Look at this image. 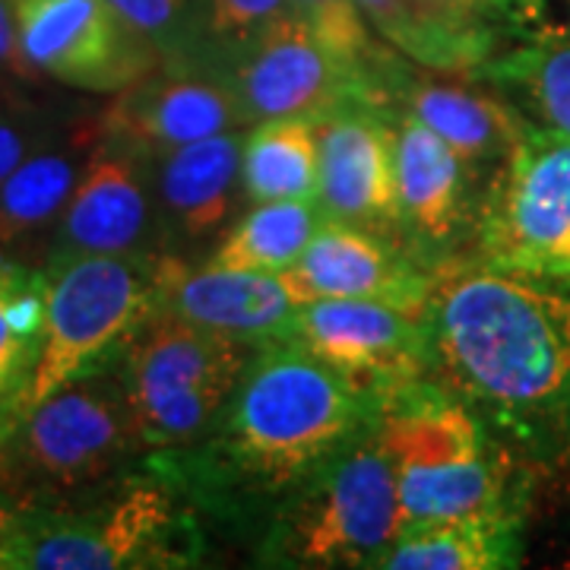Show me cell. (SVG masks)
I'll use <instances>...</instances> for the list:
<instances>
[{"instance_id":"obj_20","label":"cell","mask_w":570,"mask_h":570,"mask_svg":"<svg viewBox=\"0 0 570 570\" xmlns=\"http://www.w3.org/2000/svg\"><path fill=\"white\" fill-rule=\"evenodd\" d=\"M374 36L419 67L472 73L510 41L513 0H358Z\"/></svg>"},{"instance_id":"obj_34","label":"cell","mask_w":570,"mask_h":570,"mask_svg":"<svg viewBox=\"0 0 570 570\" xmlns=\"http://www.w3.org/2000/svg\"><path fill=\"white\" fill-rule=\"evenodd\" d=\"M32 105L22 96V89L17 82L3 80L0 77V118H13V115H29Z\"/></svg>"},{"instance_id":"obj_15","label":"cell","mask_w":570,"mask_h":570,"mask_svg":"<svg viewBox=\"0 0 570 570\" xmlns=\"http://www.w3.org/2000/svg\"><path fill=\"white\" fill-rule=\"evenodd\" d=\"M99 134L146 156H163L213 134L247 127L245 111L223 73L190 63H163L156 73L115 92L99 115Z\"/></svg>"},{"instance_id":"obj_4","label":"cell","mask_w":570,"mask_h":570,"mask_svg":"<svg viewBox=\"0 0 570 570\" xmlns=\"http://www.w3.org/2000/svg\"><path fill=\"white\" fill-rule=\"evenodd\" d=\"M377 434L396 475L400 532L523 501L485 419L431 377L377 403Z\"/></svg>"},{"instance_id":"obj_13","label":"cell","mask_w":570,"mask_h":570,"mask_svg":"<svg viewBox=\"0 0 570 570\" xmlns=\"http://www.w3.org/2000/svg\"><path fill=\"white\" fill-rule=\"evenodd\" d=\"M96 254H163L153 156L96 134L48 242V264Z\"/></svg>"},{"instance_id":"obj_19","label":"cell","mask_w":570,"mask_h":570,"mask_svg":"<svg viewBox=\"0 0 570 570\" xmlns=\"http://www.w3.org/2000/svg\"><path fill=\"white\" fill-rule=\"evenodd\" d=\"M156 307L223 336L242 340L247 346H264L273 340H285L302 302L288 288L283 273L228 269L213 264L190 266L175 254H163Z\"/></svg>"},{"instance_id":"obj_27","label":"cell","mask_w":570,"mask_h":570,"mask_svg":"<svg viewBox=\"0 0 570 570\" xmlns=\"http://www.w3.org/2000/svg\"><path fill=\"white\" fill-rule=\"evenodd\" d=\"M472 73L498 86L532 124L570 137V39L517 41Z\"/></svg>"},{"instance_id":"obj_6","label":"cell","mask_w":570,"mask_h":570,"mask_svg":"<svg viewBox=\"0 0 570 570\" xmlns=\"http://www.w3.org/2000/svg\"><path fill=\"white\" fill-rule=\"evenodd\" d=\"M146 448L115 367L82 374L32 406L0 444V491L51 504L99 489L140 463Z\"/></svg>"},{"instance_id":"obj_36","label":"cell","mask_w":570,"mask_h":570,"mask_svg":"<svg viewBox=\"0 0 570 570\" xmlns=\"http://www.w3.org/2000/svg\"><path fill=\"white\" fill-rule=\"evenodd\" d=\"M561 456H564V463H568V466H570V438H568V444L561 448Z\"/></svg>"},{"instance_id":"obj_23","label":"cell","mask_w":570,"mask_h":570,"mask_svg":"<svg viewBox=\"0 0 570 570\" xmlns=\"http://www.w3.org/2000/svg\"><path fill=\"white\" fill-rule=\"evenodd\" d=\"M523 558V501L400 532L381 570H504Z\"/></svg>"},{"instance_id":"obj_29","label":"cell","mask_w":570,"mask_h":570,"mask_svg":"<svg viewBox=\"0 0 570 570\" xmlns=\"http://www.w3.org/2000/svg\"><path fill=\"white\" fill-rule=\"evenodd\" d=\"M285 13H292L288 0H194L197 63L223 73L269 22Z\"/></svg>"},{"instance_id":"obj_9","label":"cell","mask_w":570,"mask_h":570,"mask_svg":"<svg viewBox=\"0 0 570 570\" xmlns=\"http://www.w3.org/2000/svg\"><path fill=\"white\" fill-rule=\"evenodd\" d=\"M479 257L570 279V137L532 124L491 171L475 216Z\"/></svg>"},{"instance_id":"obj_12","label":"cell","mask_w":570,"mask_h":570,"mask_svg":"<svg viewBox=\"0 0 570 570\" xmlns=\"http://www.w3.org/2000/svg\"><path fill=\"white\" fill-rule=\"evenodd\" d=\"M288 343L321 358L374 403L428 377L422 314L371 298H317L295 311Z\"/></svg>"},{"instance_id":"obj_21","label":"cell","mask_w":570,"mask_h":570,"mask_svg":"<svg viewBox=\"0 0 570 570\" xmlns=\"http://www.w3.org/2000/svg\"><path fill=\"white\" fill-rule=\"evenodd\" d=\"M242 146L245 130L238 127L168 149L153 159L163 254L223 235L232 213L245 204Z\"/></svg>"},{"instance_id":"obj_17","label":"cell","mask_w":570,"mask_h":570,"mask_svg":"<svg viewBox=\"0 0 570 570\" xmlns=\"http://www.w3.org/2000/svg\"><path fill=\"white\" fill-rule=\"evenodd\" d=\"M283 279L302 305L317 298H371L422 314L431 266L387 235L324 219Z\"/></svg>"},{"instance_id":"obj_24","label":"cell","mask_w":570,"mask_h":570,"mask_svg":"<svg viewBox=\"0 0 570 570\" xmlns=\"http://www.w3.org/2000/svg\"><path fill=\"white\" fill-rule=\"evenodd\" d=\"M48 307V273L0 250V444L29 409Z\"/></svg>"},{"instance_id":"obj_8","label":"cell","mask_w":570,"mask_h":570,"mask_svg":"<svg viewBox=\"0 0 570 570\" xmlns=\"http://www.w3.org/2000/svg\"><path fill=\"white\" fill-rule=\"evenodd\" d=\"M159 257L163 254H96L45 264V340L29 409L82 374L115 367L127 340L156 314Z\"/></svg>"},{"instance_id":"obj_30","label":"cell","mask_w":570,"mask_h":570,"mask_svg":"<svg viewBox=\"0 0 570 570\" xmlns=\"http://www.w3.org/2000/svg\"><path fill=\"white\" fill-rule=\"evenodd\" d=\"M124 22H130L142 39L153 41L163 63H197L194 39V0H108Z\"/></svg>"},{"instance_id":"obj_22","label":"cell","mask_w":570,"mask_h":570,"mask_svg":"<svg viewBox=\"0 0 570 570\" xmlns=\"http://www.w3.org/2000/svg\"><path fill=\"white\" fill-rule=\"evenodd\" d=\"M99 127H73L58 137L55 130L22 159L10 178L0 184V250H26L51 242L63 206L70 200L82 159L96 140Z\"/></svg>"},{"instance_id":"obj_3","label":"cell","mask_w":570,"mask_h":570,"mask_svg":"<svg viewBox=\"0 0 570 570\" xmlns=\"http://www.w3.org/2000/svg\"><path fill=\"white\" fill-rule=\"evenodd\" d=\"M200 501L171 453H146L99 489L17 504L0 527V570L190 568Z\"/></svg>"},{"instance_id":"obj_25","label":"cell","mask_w":570,"mask_h":570,"mask_svg":"<svg viewBox=\"0 0 570 570\" xmlns=\"http://www.w3.org/2000/svg\"><path fill=\"white\" fill-rule=\"evenodd\" d=\"M317 121L276 118L247 127L242 146L245 204L317 200Z\"/></svg>"},{"instance_id":"obj_1","label":"cell","mask_w":570,"mask_h":570,"mask_svg":"<svg viewBox=\"0 0 570 570\" xmlns=\"http://www.w3.org/2000/svg\"><path fill=\"white\" fill-rule=\"evenodd\" d=\"M428 377L523 448L570 438V279L489 261L431 266Z\"/></svg>"},{"instance_id":"obj_32","label":"cell","mask_w":570,"mask_h":570,"mask_svg":"<svg viewBox=\"0 0 570 570\" xmlns=\"http://www.w3.org/2000/svg\"><path fill=\"white\" fill-rule=\"evenodd\" d=\"M0 77L17 82L20 89L36 86L41 73L22 55L20 26H17V3L13 0H0Z\"/></svg>"},{"instance_id":"obj_31","label":"cell","mask_w":570,"mask_h":570,"mask_svg":"<svg viewBox=\"0 0 570 570\" xmlns=\"http://www.w3.org/2000/svg\"><path fill=\"white\" fill-rule=\"evenodd\" d=\"M510 39H570V0H513V7H510Z\"/></svg>"},{"instance_id":"obj_14","label":"cell","mask_w":570,"mask_h":570,"mask_svg":"<svg viewBox=\"0 0 570 570\" xmlns=\"http://www.w3.org/2000/svg\"><path fill=\"white\" fill-rule=\"evenodd\" d=\"M393 178L400 245L428 266L475 228L479 171L406 108H393Z\"/></svg>"},{"instance_id":"obj_5","label":"cell","mask_w":570,"mask_h":570,"mask_svg":"<svg viewBox=\"0 0 570 570\" xmlns=\"http://www.w3.org/2000/svg\"><path fill=\"white\" fill-rule=\"evenodd\" d=\"M396 535V475L374 419L273 501L257 558L266 568H377Z\"/></svg>"},{"instance_id":"obj_11","label":"cell","mask_w":570,"mask_h":570,"mask_svg":"<svg viewBox=\"0 0 570 570\" xmlns=\"http://www.w3.org/2000/svg\"><path fill=\"white\" fill-rule=\"evenodd\" d=\"M223 77L245 111L247 127L276 118L321 121L330 111L352 102L390 108L377 89L336 55H330L317 36L285 13L269 22L245 51L228 63Z\"/></svg>"},{"instance_id":"obj_7","label":"cell","mask_w":570,"mask_h":570,"mask_svg":"<svg viewBox=\"0 0 570 570\" xmlns=\"http://www.w3.org/2000/svg\"><path fill=\"white\" fill-rule=\"evenodd\" d=\"M250 352L242 340L156 307L115 362L146 453L197 448L219 422Z\"/></svg>"},{"instance_id":"obj_18","label":"cell","mask_w":570,"mask_h":570,"mask_svg":"<svg viewBox=\"0 0 570 570\" xmlns=\"http://www.w3.org/2000/svg\"><path fill=\"white\" fill-rule=\"evenodd\" d=\"M390 99L393 108H406L428 124L479 175L504 163L532 127L530 118L482 77L460 73V80H453V73L428 70L409 58H403L393 77Z\"/></svg>"},{"instance_id":"obj_26","label":"cell","mask_w":570,"mask_h":570,"mask_svg":"<svg viewBox=\"0 0 570 570\" xmlns=\"http://www.w3.org/2000/svg\"><path fill=\"white\" fill-rule=\"evenodd\" d=\"M324 219L317 200H273L247 206L242 219L219 235L206 264L285 273L288 266L298 264Z\"/></svg>"},{"instance_id":"obj_2","label":"cell","mask_w":570,"mask_h":570,"mask_svg":"<svg viewBox=\"0 0 570 570\" xmlns=\"http://www.w3.org/2000/svg\"><path fill=\"white\" fill-rule=\"evenodd\" d=\"M377 403L288 340L254 346L219 422L171 453L206 508L276 501L374 425Z\"/></svg>"},{"instance_id":"obj_35","label":"cell","mask_w":570,"mask_h":570,"mask_svg":"<svg viewBox=\"0 0 570 570\" xmlns=\"http://www.w3.org/2000/svg\"><path fill=\"white\" fill-rule=\"evenodd\" d=\"M13 508H17V501H13V498H7V494L0 491V527H3V520L10 517V510Z\"/></svg>"},{"instance_id":"obj_10","label":"cell","mask_w":570,"mask_h":570,"mask_svg":"<svg viewBox=\"0 0 570 570\" xmlns=\"http://www.w3.org/2000/svg\"><path fill=\"white\" fill-rule=\"evenodd\" d=\"M22 55L41 77L115 96L163 67V55L108 0H13Z\"/></svg>"},{"instance_id":"obj_16","label":"cell","mask_w":570,"mask_h":570,"mask_svg":"<svg viewBox=\"0 0 570 570\" xmlns=\"http://www.w3.org/2000/svg\"><path fill=\"white\" fill-rule=\"evenodd\" d=\"M317 206L326 219L400 242L393 178V108L352 102L317 121Z\"/></svg>"},{"instance_id":"obj_33","label":"cell","mask_w":570,"mask_h":570,"mask_svg":"<svg viewBox=\"0 0 570 570\" xmlns=\"http://www.w3.org/2000/svg\"><path fill=\"white\" fill-rule=\"evenodd\" d=\"M51 130H45V124H39L29 115H13V118H0V184L10 178V171L39 146Z\"/></svg>"},{"instance_id":"obj_28","label":"cell","mask_w":570,"mask_h":570,"mask_svg":"<svg viewBox=\"0 0 570 570\" xmlns=\"http://www.w3.org/2000/svg\"><path fill=\"white\" fill-rule=\"evenodd\" d=\"M292 13L317 36L330 55L358 70L384 102H390L393 77L403 63V55L393 51L387 41H377L374 29L367 26L358 0H288Z\"/></svg>"}]
</instances>
